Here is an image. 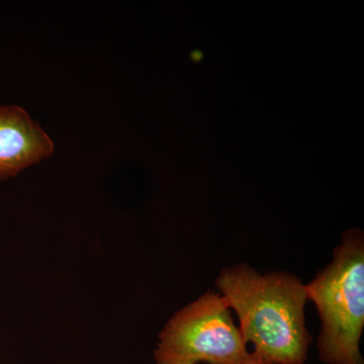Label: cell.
<instances>
[{"label": "cell", "instance_id": "3957f363", "mask_svg": "<svg viewBox=\"0 0 364 364\" xmlns=\"http://www.w3.org/2000/svg\"><path fill=\"white\" fill-rule=\"evenodd\" d=\"M251 356L226 299L213 291L172 316L154 351L156 364H242Z\"/></svg>", "mask_w": 364, "mask_h": 364}, {"label": "cell", "instance_id": "277c9868", "mask_svg": "<svg viewBox=\"0 0 364 364\" xmlns=\"http://www.w3.org/2000/svg\"><path fill=\"white\" fill-rule=\"evenodd\" d=\"M54 152V143L30 114L18 107H0V181L20 173Z\"/></svg>", "mask_w": 364, "mask_h": 364}, {"label": "cell", "instance_id": "5b68a950", "mask_svg": "<svg viewBox=\"0 0 364 364\" xmlns=\"http://www.w3.org/2000/svg\"><path fill=\"white\" fill-rule=\"evenodd\" d=\"M251 354H252V356H251V358L249 359L248 361H246V363H242V364H268L267 363H264V361L261 360V359L256 358L255 355L251 352Z\"/></svg>", "mask_w": 364, "mask_h": 364}, {"label": "cell", "instance_id": "7a4b0ae2", "mask_svg": "<svg viewBox=\"0 0 364 364\" xmlns=\"http://www.w3.org/2000/svg\"><path fill=\"white\" fill-rule=\"evenodd\" d=\"M308 301L320 317L318 358L326 364H364V238L360 230L345 232L333 259L306 284Z\"/></svg>", "mask_w": 364, "mask_h": 364}, {"label": "cell", "instance_id": "6da1fadb", "mask_svg": "<svg viewBox=\"0 0 364 364\" xmlns=\"http://www.w3.org/2000/svg\"><path fill=\"white\" fill-rule=\"evenodd\" d=\"M215 284L238 316L256 358L268 364L306 363L312 337L306 325V284L299 277L240 263L223 268Z\"/></svg>", "mask_w": 364, "mask_h": 364}]
</instances>
